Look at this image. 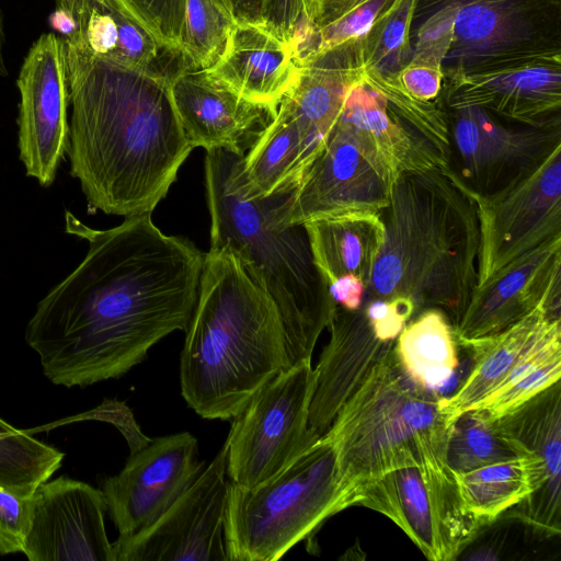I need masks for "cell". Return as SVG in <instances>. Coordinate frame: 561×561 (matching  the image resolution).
<instances>
[{"label": "cell", "mask_w": 561, "mask_h": 561, "mask_svg": "<svg viewBox=\"0 0 561 561\" xmlns=\"http://www.w3.org/2000/svg\"><path fill=\"white\" fill-rule=\"evenodd\" d=\"M417 0H388L364 36L356 39L362 66L394 76L412 57V22Z\"/></svg>", "instance_id": "obj_33"}, {"label": "cell", "mask_w": 561, "mask_h": 561, "mask_svg": "<svg viewBox=\"0 0 561 561\" xmlns=\"http://www.w3.org/2000/svg\"><path fill=\"white\" fill-rule=\"evenodd\" d=\"M445 107H479L511 123L560 117L561 50L516 54L443 68Z\"/></svg>", "instance_id": "obj_13"}, {"label": "cell", "mask_w": 561, "mask_h": 561, "mask_svg": "<svg viewBox=\"0 0 561 561\" xmlns=\"http://www.w3.org/2000/svg\"><path fill=\"white\" fill-rule=\"evenodd\" d=\"M316 265L327 284L355 276L369 286L385 240L380 213L355 211L305 224Z\"/></svg>", "instance_id": "obj_26"}, {"label": "cell", "mask_w": 561, "mask_h": 561, "mask_svg": "<svg viewBox=\"0 0 561 561\" xmlns=\"http://www.w3.org/2000/svg\"><path fill=\"white\" fill-rule=\"evenodd\" d=\"M101 490L67 477L44 481L30 496L23 552L30 561H113Z\"/></svg>", "instance_id": "obj_18"}, {"label": "cell", "mask_w": 561, "mask_h": 561, "mask_svg": "<svg viewBox=\"0 0 561 561\" xmlns=\"http://www.w3.org/2000/svg\"><path fill=\"white\" fill-rule=\"evenodd\" d=\"M30 520V497L0 489V554L23 552Z\"/></svg>", "instance_id": "obj_37"}, {"label": "cell", "mask_w": 561, "mask_h": 561, "mask_svg": "<svg viewBox=\"0 0 561 561\" xmlns=\"http://www.w3.org/2000/svg\"><path fill=\"white\" fill-rule=\"evenodd\" d=\"M195 436L181 432L130 450L124 468L102 482V493L119 538L154 523L205 468Z\"/></svg>", "instance_id": "obj_17"}, {"label": "cell", "mask_w": 561, "mask_h": 561, "mask_svg": "<svg viewBox=\"0 0 561 561\" xmlns=\"http://www.w3.org/2000/svg\"><path fill=\"white\" fill-rule=\"evenodd\" d=\"M366 286L355 276H344L330 285V293L336 305L346 310L360 308L365 297Z\"/></svg>", "instance_id": "obj_42"}, {"label": "cell", "mask_w": 561, "mask_h": 561, "mask_svg": "<svg viewBox=\"0 0 561 561\" xmlns=\"http://www.w3.org/2000/svg\"><path fill=\"white\" fill-rule=\"evenodd\" d=\"M546 302H561V236L517 257L476 286L453 328L456 340L496 334Z\"/></svg>", "instance_id": "obj_19"}, {"label": "cell", "mask_w": 561, "mask_h": 561, "mask_svg": "<svg viewBox=\"0 0 561 561\" xmlns=\"http://www.w3.org/2000/svg\"><path fill=\"white\" fill-rule=\"evenodd\" d=\"M457 345L446 314L428 308L405 324L396 340L394 352L416 385L443 398L454 393L467 376L460 367Z\"/></svg>", "instance_id": "obj_27"}, {"label": "cell", "mask_w": 561, "mask_h": 561, "mask_svg": "<svg viewBox=\"0 0 561 561\" xmlns=\"http://www.w3.org/2000/svg\"><path fill=\"white\" fill-rule=\"evenodd\" d=\"M180 379L199 416L232 420L291 366L279 311L226 248L209 249L186 328Z\"/></svg>", "instance_id": "obj_3"}, {"label": "cell", "mask_w": 561, "mask_h": 561, "mask_svg": "<svg viewBox=\"0 0 561 561\" xmlns=\"http://www.w3.org/2000/svg\"><path fill=\"white\" fill-rule=\"evenodd\" d=\"M62 460L64 453L0 417V489L30 497Z\"/></svg>", "instance_id": "obj_32"}, {"label": "cell", "mask_w": 561, "mask_h": 561, "mask_svg": "<svg viewBox=\"0 0 561 561\" xmlns=\"http://www.w3.org/2000/svg\"><path fill=\"white\" fill-rule=\"evenodd\" d=\"M172 102L190 145L206 151L244 152V142L265 115L264 107L242 98L205 70L179 69L170 78Z\"/></svg>", "instance_id": "obj_21"}, {"label": "cell", "mask_w": 561, "mask_h": 561, "mask_svg": "<svg viewBox=\"0 0 561 561\" xmlns=\"http://www.w3.org/2000/svg\"><path fill=\"white\" fill-rule=\"evenodd\" d=\"M449 169L472 193L490 195L534 170L561 145V119L539 125L506 122L483 108H446Z\"/></svg>", "instance_id": "obj_12"}, {"label": "cell", "mask_w": 561, "mask_h": 561, "mask_svg": "<svg viewBox=\"0 0 561 561\" xmlns=\"http://www.w3.org/2000/svg\"><path fill=\"white\" fill-rule=\"evenodd\" d=\"M449 426L439 398L408 376L393 347L322 436L334 450L340 483L355 506L359 488L385 473L428 465L447 468Z\"/></svg>", "instance_id": "obj_6"}, {"label": "cell", "mask_w": 561, "mask_h": 561, "mask_svg": "<svg viewBox=\"0 0 561 561\" xmlns=\"http://www.w3.org/2000/svg\"><path fill=\"white\" fill-rule=\"evenodd\" d=\"M439 9L454 14L444 65L561 50V0H417L414 19Z\"/></svg>", "instance_id": "obj_15"}, {"label": "cell", "mask_w": 561, "mask_h": 561, "mask_svg": "<svg viewBox=\"0 0 561 561\" xmlns=\"http://www.w3.org/2000/svg\"><path fill=\"white\" fill-rule=\"evenodd\" d=\"M236 23L263 24V0H215Z\"/></svg>", "instance_id": "obj_43"}, {"label": "cell", "mask_w": 561, "mask_h": 561, "mask_svg": "<svg viewBox=\"0 0 561 561\" xmlns=\"http://www.w3.org/2000/svg\"><path fill=\"white\" fill-rule=\"evenodd\" d=\"M327 328L330 340L313 368L308 420L318 437L327 433L341 408L396 343L377 337L362 306L346 310L336 305Z\"/></svg>", "instance_id": "obj_20"}, {"label": "cell", "mask_w": 561, "mask_h": 561, "mask_svg": "<svg viewBox=\"0 0 561 561\" xmlns=\"http://www.w3.org/2000/svg\"><path fill=\"white\" fill-rule=\"evenodd\" d=\"M369 1L371 0H309L307 20L295 41L296 51L317 32Z\"/></svg>", "instance_id": "obj_39"}, {"label": "cell", "mask_w": 561, "mask_h": 561, "mask_svg": "<svg viewBox=\"0 0 561 561\" xmlns=\"http://www.w3.org/2000/svg\"><path fill=\"white\" fill-rule=\"evenodd\" d=\"M385 240L365 297L410 300L415 314L442 310L453 328L477 286L479 220L449 169L401 172L380 211Z\"/></svg>", "instance_id": "obj_4"}, {"label": "cell", "mask_w": 561, "mask_h": 561, "mask_svg": "<svg viewBox=\"0 0 561 561\" xmlns=\"http://www.w3.org/2000/svg\"><path fill=\"white\" fill-rule=\"evenodd\" d=\"M65 230L88 252L37 304L25 341L50 382L85 387L121 377L160 340L186 330L205 253L163 233L151 214L99 230L66 210Z\"/></svg>", "instance_id": "obj_1"}, {"label": "cell", "mask_w": 561, "mask_h": 561, "mask_svg": "<svg viewBox=\"0 0 561 561\" xmlns=\"http://www.w3.org/2000/svg\"><path fill=\"white\" fill-rule=\"evenodd\" d=\"M530 451L502 424L481 409L469 410L449 426L446 463L451 473L466 472Z\"/></svg>", "instance_id": "obj_30"}, {"label": "cell", "mask_w": 561, "mask_h": 561, "mask_svg": "<svg viewBox=\"0 0 561 561\" xmlns=\"http://www.w3.org/2000/svg\"><path fill=\"white\" fill-rule=\"evenodd\" d=\"M62 42L71 176L94 209L124 218L152 214L193 150L172 102L170 78Z\"/></svg>", "instance_id": "obj_2"}, {"label": "cell", "mask_w": 561, "mask_h": 561, "mask_svg": "<svg viewBox=\"0 0 561 561\" xmlns=\"http://www.w3.org/2000/svg\"><path fill=\"white\" fill-rule=\"evenodd\" d=\"M16 84L19 158L26 175L48 187L69 144V93L61 36H39L24 59Z\"/></svg>", "instance_id": "obj_16"}, {"label": "cell", "mask_w": 561, "mask_h": 561, "mask_svg": "<svg viewBox=\"0 0 561 561\" xmlns=\"http://www.w3.org/2000/svg\"><path fill=\"white\" fill-rule=\"evenodd\" d=\"M364 308L375 334L382 341H396L415 314L413 304L404 298L382 299L364 297Z\"/></svg>", "instance_id": "obj_36"}, {"label": "cell", "mask_w": 561, "mask_h": 561, "mask_svg": "<svg viewBox=\"0 0 561 561\" xmlns=\"http://www.w3.org/2000/svg\"><path fill=\"white\" fill-rule=\"evenodd\" d=\"M300 64L295 47L263 24L236 23L220 60L207 71L272 115L296 84Z\"/></svg>", "instance_id": "obj_24"}, {"label": "cell", "mask_w": 561, "mask_h": 561, "mask_svg": "<svg viewBox=\"0 0 561 561\" xmlns=\"http://www.w3.org/2000/svg\"><path fill=\"white\" fill-rule=\"evenodd\" d=\"M87 419H98L113 423L116 427H118L122 431V433L128 440L130 450L142 447L150 440V438L144 436L140 433L138 426L135 424L131 417L128 408H126L121 402L105 401L94 410L85 412L80 415L72 416L69 420L76 421Z\"/></svg>", "instance_id": "obj_41"}, {"label": "cell", "mask_w": 561, "mask_h": 561, "mask_svg": "<svg viewBox=\"0 0 561 561\" xmlns=\"http://www.w3.org/2000/svg\"><path fill=\"white\" fill-rule=\"evenodd\" d=\"M466 190L479 220L477 286L561 236V145L528 174L496 193L479 195Z\"/></svg>", "instance_id": "obj_11"}, {"label": "cell", "mask_w": 561, "mask_h": 561, "mask_svg": "<svg viewBox=\"0 0 561 561\" xmlns=\"http://www.w3.org/2000/svg\"><path fill=\"white\" fill-rule=\"evenodd\" d=\"M313 388L311 359L301 360L265 383L232 419L226 439L232 484L262 483L320 438L308 423Z\"/></svg>", "instance_id": "obj_9"}, {"label": "cell", "mask_w": 561, "mask_h": 561, "mask_svg": "<svg viewBox=\"0 0 561 561\" xmlns=\"http://www.w3.org/2000/svg\"><path fill=\"white\" fill-rule=\"evenodd\" d=\"M355 42L301 60L296 84L280 101L298 125L304 142L305 171L334 129L347 92L360 79L362 65Z\"/></svg>", "instance_id": "obj_23"}, {"label": "cell", "mask_w": 561, "mask_h": 561, "mask_svg": "<svg viewBox=\"0 0 561 561\" xmlns=\"http://www.w3.org/2000/svg\"><path fill=\"white\" fill-rule=\"evenodd\" d=\"M252 190L262 196L291 192L305 172L304 142L298 125L285 105L256 134L243 165Z\"/></svg>", "instance_id": "obj_29"}, {"label": "cell", "mask_w": 561, "mask_h": 561, "mask_svg": "<svg viewBox=\"0 0 561 561\" xmlns=\"http://www.w3.org/2000/svg\"><path fill=\"white\" fill-rule=\"evenodd\" d=\"M309 0H263V25L280 39L290 43L305 24Z\"/></svg>", "instance_id": "obj_38"}, {"label": "cell", "mask_w": 561, "mask_h": 561, "mask_svg": "<svg viewBox=\"0 0 561 561\" xmlns=\"http://www.w3.org/2000/svg\"><path fill=\"white\" fill-rule=\"evenodd\" d=\"M114 1L145 26L163 46L180 53L185 0Z\"/></svg>", "instance_id": "obj_35"}, {"label": "cell", "mask_w": 561, "mask_h": 561, "mask_svg": "<svg viewBox=\"0 0 561 561\" xmlns=\"http://www.w3.org/2000/svg\"><path fill=\"white\" fill-rule=\"evenodd\" d=\"M56 9L48 16V23L61 37L69 38L77 32V21L64 2L56 1Z\"/></svg>", "instance_id": "obj_44"}, {"label": "cell", "mask_w": 561, "mask_h": 561, "mask_svg": "<svg viewBox=\"0 0 561 561\" xmlns=\"http://www.w3.org/2000/svg\"><path fill=\"white\" fill-rule=\"evenodd\" d=\"M228 444L150 526L113 546V561H227Z\"/></svg>", "instance_id": "obj_14"}, {"label": "cell", "mask_w": 561, "mask_h": 561, "mask_svg": "<svg viewBox=\"0 0 561 561\" xmlns=\"http://www.w3.org/2000/svg\"><path fill=\"white\" fill-rule=\"evenodd\" d=\"M58 1L69 2V1H71V0H58Z\"/></svg>", "instance_id": "obj_46"}, {"label": "cell", "mask_w": 561, "mask_h": 561, "mask_svg": "<svg viewBox=\"0 0 561 561\" xmlns=\"http://www.w3.org/2000/svg\"><path fill=\"white\" fill-rule=\"evenodd\" d=\"M399 173L368 130L340 116L321 151L278 206L277 221L305 225L355 211L380 213Z\"/></svg>", "instance_id": "obj_8"}, {"label": "cell", "mask_w": 561, "mask_h": 561, "mask_svg": "<svg viewBox=\"0 0 561 561\" xmlns=\"http://www.w3.org/2000/svg\"><path fill=\"white\" fill-rule=\"evenodd\" d=\"M398 81L412 96L435 101L443 88V68L431 64L410 60L397 73Z\"/></svg>", "instance_id": "obj_40"}, {"label": "cell", "mask_w": 561, "mask_h": 561, "mask_svg": "<svg viewBox=\"0 0 561 561\" xmlns=\"http://www.w3.org/2000/svg\"><path fill=\"white\" fill-rule=\"evenodd\" d=\"M360 80L382 98L388 111L408 135L420 171L449 167L450 139L444 106L436 100L412 96L400 84L397 75H381L362 66Z\"/></svg>", "instance_id": "obj_28"}, {"label": "cell", "mask_w": 561, "mask_h": 561, "mask_svg": "<svg viewBox=\"0 0 561 561\" xmlns=\"http://www.w3.org/2000/svg\"><path fill=\"white\" fill-rule=\"evenodd\" d=\"M5 42L4 25H3V13L0 9V77L8 76V69L3 58V46Z\"/></svg>", "instance_id": "obj_45"}, {"label": "cell", "mask_w": 561, "mask_h": 561, "mask_svg": "<svg viewBox=\"0 0 561 561\" xmlns=\"http://www.w3.org/2000/svg\"><path fill=\"white\" fill-rule=\"evenodd\" d=\"M560 377L561 330L553 332L528 352L503 383L477 408L493 419H500L558 382Z\"/></svg>", "instance_id": "obj_31"}, {"label": "cell", "mask_w": 561, "mask_h": 561, "mask_svg": "<svg viewBox=\"0 0 561 561\" xmlns=\"http://www.w3.org/2000/svg\"><path fill=\"white\" fill-rule=\"evenodd\" d=\"M234 25L215 0H185L180 53L187 68H213L222 57Z\"/></svg>", "instance_id": "obj_34"}, {"label": "cell", "mask_w": 561, "mask_h": 561, "mask_svg": "<svg viewBox=\"0 0 561 561\" xmlns=\"http://www.w3.org/2000/svg\"><path fill=\"white\" fill-rule=\"evenodd\" d=\"M357 505L388 517L432 561L456 559L481 528L462 507L446 467H405L385 473L359 488Z\"/></svg>", "instance_id": "obj_10"}, {"label": "cell", "mask_w": 561, "mask_h": 561, "mask_svg": "<svg viewBox=\"0 0 561 561\" xmlns=\"http://www.w3.org/2000/svg\"><path fill=\"white\" fill-rule=\"evenodd\" d=\"M560 311L561 302H546L496 334L457 341L470 356V369L454 393L439 398L450 425L495 391L528 352L561 330Z\"/></svg>", "instance_id": "obj_22"}, {"label": "cell", "mask_w": 561, "mask_h": 561, "mask_svg": "<svg viewBox=\"0 0 561 561\" xmlns=\"http://www.w3.org/2000/svg\"><path fill=\"white\" fill-rule=\"evenodd\" d=\"M351 506L330 443L321 436L287 467L252 488L230 484L227 561H275Z\"/></svg>", "instance_id": "obj_7"}, {"label": "cell", "mask_w": 561, "mask_h": 561, "mask_svg": "<svg viewBox=\"0 0 561 561\" xmlns=\"http://www.w3.org/2000/svg\"><path fill=\"white\" fill-rule=\"evenodd\" d=\"M243 165L244 152L206 151L210 248L232 252L273 299L293 366L311 359L336 304L314 263L305 225L284 226L277 221L278 206L293 191L257 194L248 183Z\"/></svg>", "instance_id": "obj_5"}, {"label": "cell", "mask_w": 561, "mask_h": 561, "mask_svg": "<svg viewBox=\"0 0 561 561\" xmlns=\"http://www.w3.org/2000/svg\"><path fill=\"white\" fill-rule=\"evenodd\" d=\"M64 3L77 21L76 34L67 39L80 44L93 55L168 78L186 67L180 53L163 46L114 0H71Z\"/></svg>", "instance_id": "obj_25"}]
</instances>
